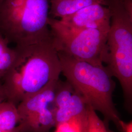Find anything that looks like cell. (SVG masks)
Segmentation results:
<instances>
[{"label": "cell", "mask_w": 132, "mask_h": 132, "mask_svg": "<svg viewBox=\"0 0 132 132\" xmlns=\"http://www.w3.org/2000/svg\"><path fill=\"white\" fill-rule=\"evenodd\" d=\"M58 80L19 103L21 132H49L55 127L54 100Z\"/></svg>", "instance_id": "6"}, {"label": "cell", "mask_w": 132, "mask_h": 132, "mask_svg": "<svg viewBox=\"0 0 132 132\" xmlns=\"http://www.w3.org/2000/svg\"><path fill=\"white\" fill-rule=\"evenodd\" d=\"M58 54L67 80L88 104L103 115L107 125L112 121L120 131V118L112 99L116 84L107 67L80 61L63 52Z\"/></svg>", "instance_id": "2"}, {"label": "cell", "mask_w": 132, "mask_h": 132, "mask_svg": "<svg viewBox=\"0 0 132 132\" xmlns=\"http://www.w3.org/2000/svg\"><path fill=\"white\" fill-rule=\"evenodd\" d=\"M0 132H21V127L20 126L19 128H17L16 129L10 131H5V132H3V131H0Z\"/></svg>", "instance_id": "16"}, {"label": "cell", "mask_w": 132, "mask_h": 132, "mask_svg": "<svg viewBox=\"0 0 132 132\" xmlns=\"http://www.w3.org/2000/svg\"><path fill=\"white\" fill-rule=\"evenodd\" d=\"M14 47L15 58L2 86L7 99L16 105L59 79L61 68L51 37L36 44Z\"/></svg>", "instance_id": "1"}, {"label": "cell", "mask_w": 132, "mask_h": 132, "mask_svg": "<svg viewBox=\"0 0 132 132\" xmlns=\"http://www.w3.org/2000/svg\"><path fill=\"white\" fill-rule=\"evenodd\" d=\"M99 4L107 6V0H50V15L61 19L90 5Z\"/></svg>", "instance_id": "9"}, {"label": "cell", "mask_w": 132, "mask_h": 132, "mask_svg": "<svg viewBox=\"0 0 132 132\" xmlns=\"http://www.w3.org/2000/svg\"><path fill=\"white\" fill-rule=\"evenodd\" d=\"M94 108L87 106L85 118V132H111L108 125L99 118Z\"/></svg>", "instance_id": "12"}, {"label": "cell", "mask_w": 132, "mask_h": 132, "mask_svg": "<svg viewBox=\"0 0 132 132\" xmlns=\"http://www.w3.org/2000/svg\"><path fill=\"white\" fill-rule=\"evenodd\" d=\"M52 43L57 52L95 66L105 64L108 56V32L96 29H75L49 17Z\"/></svg>", "instance_id": "5"}, {"label": "cell", "mask_w": 132, "mask_h": 132, "mask_svg": "<svg viewBox=\"0 0 132 132\" xmlns=\"http://www.w3.org/2000/svg\"><path fill=\"white\" fill-rule=\"evenodd\" d=\"M17 106L7 99L0 102V131H10L20 126Z\"/></svg>", "instance_id": "10"}, {"label": "cell", "mask_w": 132, "mask_h": 132, "mask_svg": "<svg viewBox=\"0 0 132 132\" xmlns=\"http://www.w3.org/2000/svg\"><path fill=\"white\" fill-rule=\"evenodd\" d=\"M120 131L122 132H132V121L126 122L122 120L119 121Z\"/></svg>", "instance_id": "14"}, {"label": "cell", "mask_w": 132, "mask_h": 132, "mask_svg": "<svg viewBox=\"0 0 132 132\" xmlns=\"http://www.w3.org/2000/svg\"><path fill=\"white\" fill-rule=\"evenodd\" d=\"M50 0H0V35L15 46L51 38Z\"/></svg>", "instance_id": "4"}, {"label": "cell", "mask_w": 132, "mask_h": 132, "mask_svg": "<svg viewBox=\"0 0 132 132\" xmlns=\"http://www.w3.org/2000/svg\"><path fill=\"white\" fill-rule=\"evenodd\" d=\"M85 118L86 114L60 123L53 132H85Z\"/></svg>", "instance_id": "13"}, {"label": "cell", "mask_w": 132, "mask_h": 132, "mask_svg": "<svg viewBox=\"0 0 132 132\" xmlns=\"http://www.w3.org/2000/svg\"><path fill=\"white\" fill-rule=\"evenodd\" d=\"M59 20L62 24L71 28L96 29L108 32L111 13L108 6L96 4L85 7Z\"/></svg>", "instance_id": "8"}, {"label": "cell", "mask_w": 132, "mask_h": 132, "mask_svg": "<svg viewBox=\"0 0 132 132\" xmlns=\"http://www.w3.org/2000/svg\"><path fill=\"white\" fill-rule=\"evenodd\" d=\"M111 24L106 67L121 85L125 105L132 103V0H107Z\"/></svg>", "instance_id": "3"}, {"label": "cell", "mask_w": 132, "mask_h": 132, "mask_svg": "<svg viewBox=\"0 0 132 132\" xmlns=\"http://www.w3.org/2000/svg\"><path fill=\"white\" fill-rule=\"evenodd\" d=\"M7 40L0 35V80H2L14 60L15 47H10Z\"/></svg>", "instance_id": "11"}, {"label": "cell", "mask_w": 132, "mask_h": 132, "mask_svg": "<svg viewBox=\"0 0 132 132\" xmlns=\"http://www.w3.org/2000/svg\"><path fill=\"white\" fill-rule=\"evenodd\" d=\"M7 99L2 84H0V102Z\"/></svg>", "instance_id": "15"}, {"label": "cell", "mask_w": 132, "mask_h": 132, "mask_svg": "<svg viewBox=\"0 0 132 132\" xmlns=\"http://www.w3.org/2000/svg\"><path fill=\"white\" fill-rule=\"evenodd\" d=\"M88 105L86 99L67 80H58L54 100L55 126L85 115Z\"/></svg>", "instance_id": "7"}]
</instances>
